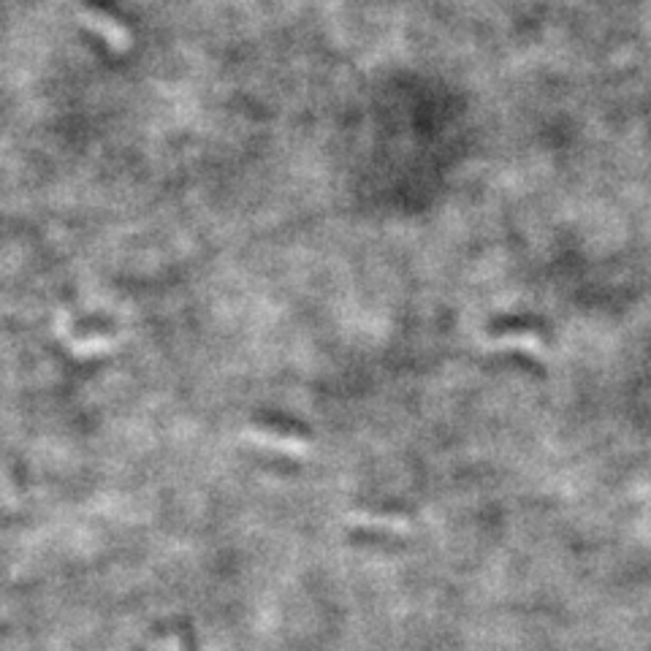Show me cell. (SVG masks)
Masks as SVG:
<instances>
[{
	"label": "cell",
	"instance_id": "cell-1",
	"mask_svg": "<svg viewBox=\"0 0 651 651\" xmlns=\"http://www.w3.org/2000/svg\"><path fill=\"white\" fill-rule=\"evenodd\" d=\"M79 19H82V25H85L87 30H93L95 36L104 38L114 52H128V49H131V33H128L117 19L106 17L101 11H82Z\"/></svg>",
	"mask_w": 651,
	"mask_h": 651
}]
</instances>
